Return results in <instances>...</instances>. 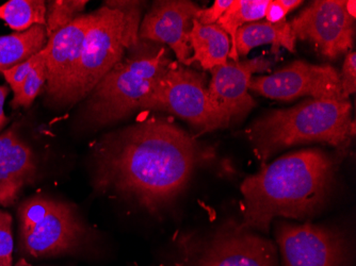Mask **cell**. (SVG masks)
I'll use <instances>...</instances> for the list:
<instances>
[{"mask_svg":"<svg viewBox=\"0 0 356 266\" xmlns=\"http://www.w3.org/2000/svg\"><path fill=\"white\" fill-rule=\"evenodd\" d=\"M213 157L168 119L149 117L106 135L94 155L97 189L151 213L177 199L200 166Z\"/></svg>","mask_w":356,"mask_h":266,"instance_id":"obj_1","label":"cell"},{"mask_svg":"<svg viewBox=\"0 0 356 266\" xmlns=\"http://www.w3.org/2000/svg\"><path fill=\"white\" fill-rule=\"evenodd\" d=\"M341 157L322 149H303L264 164L242 182L240 224L268 233L274 219L313 217L333 191Z\"/></svg>","mask_w":356,"mask_h":266,"instance_id":"obj_2","label":"cell"},{"mask_svg":"<svg viewBox=\"0 0 356 266\" xmlns=\"http://www.w3.org/2000/svg\"><path fill=\"white\" fill-rule=\"evenodd\" d=\"M349 101L312 99L290 109L274 110L247 130L261 163L286 148L309 143L341 147L351 137Z\"/></svg>","mask_w":356,"mask_h":266,"instance_id":"obj_3","label":"cell"},{"mask_svg":"<svg viewBox=\"0 0 356 266\" xmlns=\"http://www.w3.org/2000/svg\"><path fill=\"white\" fill-rule=\"evenodd\" d=\"M141 3L106 1L94 11L83 53L60 103H75L90 95L99 82L139 43Z\"/></svg>","mask_w":356,"mask_h":266,"instance_id":"obj_4","label":"cell"},{"mask_svg":"<svg viewBox=\"0 0 356 266\" xmlns=\"http://www.w3.org/2000/svg\"><path fill=\"white\" fill-rule=\"evenodd\" d=\"M134 48L131 56L113 66L90 93L87 115L94 124L113 123L139 109L155 82L174 63L165 47Z\"/></svg>","mask_w":356,"mask_h":266,"instance_id":"obj_5","label":"cell"},{"mask_svg":"<svg viewBox=\"0 0 356 266\" xmlns=\"http://www.w3.org/2000/svg\"><path fill=\"white\" fill-rule=\"evenodd\" d=\"M175 266H281L277 244L231 221L179 242Z\"/></svg>","mask_w":356,"mask_h":266,"instance_id":"obj_6","label":"cell"},{"mask_svg":"<svg viewBox=\"0 0 356 266\" xmlns=\"http://www.w3.org/2000/svg\"><path fill=\"white\" fill-rule=\"evenodd\" d=\"M205 80L203 74L173 63L155 82L139 109L171 112L204 132L227 127L231 116L210 97Z\"/></svg>","mask_w":356,"mask_h":266,"instance_id":"obj_7","label":"cell"},{"mask_svg":"<svg viewBox=\"0 0 356 266\" xmlns=\"http://www.w3.org/2000/svg\"><path fill=\"white\" fill-rule=\"evenodd\" d=\"M21 243L31 257H53L75 251L85 228L67 203L31 198L19 209Z\"/></svg>","mask_w":356,"mask_h":266,"instance_id":"obj_8","label":"cell"},{"mask_svg":"<svg viewBox=\"0 0 356 266\" xmlns=\"http://www.w3.org/2000/svg\"><path fill=\"white\" fill-rule=\"evenodd\" d=\"M275 244L281 266H352L354 251L337 228L277 221Z\"/></svg>","mask_w":356,"mask_h":266,"instance_id":"obj_9","label":"cell"},{"mask_svg":"<svg viewBox=\"0 0 356 266\" xmlns=\"http://www.w3.org/2000/svg\"><path fill=\"white\" fill-rule=\"evenodd\" d=\"M249 90L274 101H293L302 96L346 101L341 76L333 66L303 61L293 62L272 75L252 77Z\"/></svg>","mask_w":356,"mask_h":266,"instance_id":"obj_10","label":"cell"},{"mask_svg":"<svg viewBox=\"0 0 356 266\" xmlns=\"http://www.w3.org/2000/svg\"><path fill=\"white\" fill-rule=\"evenodd\" d=\"M345 0H317L290 22L297 39L309 41L325 57L335 59L353 44L354 21Z\"/></svg>","mask_w":356,"mask_h":266,"instance_id":"obj_11","label":"cell"},{"mask_svg":"<svg viewBox=\"0 0 356 266\" xmlns=\"http://www.w3.org/2000/svg\"><path fill=\"white\" fill-rule=\"evenodd\" d=\"M201 8L191 1L163 0L156 1L145 15L139 28V39L167 44L179 63L188 65L192 51L189 35L194 19Z\"/></svg>","mask_w":356,"mask_h":266,"instance_id":"obj_12","label":"cell"},{"mask_svg":"<svg viewBox=\"0 0 356 266\" xmlns=\"http://www.w3.org/2000/svg\"><path fill=\"white\" fill-rule=\"evenodd\" d=\"M93 21L94 12L81 14L73 23L48 38L43 48L47 66V92L55 101H61L73 77Z\"/></svg>","mask_w":356,"mask_h":266,"instance_id":"obj_13","label":"cell"},{"mask_svg":"<svg viewBox=\"0 0 356 266\" xmlns=\"http://www.w3.org/2000/svg\"><path fill=\"white\" fill-rule=\"evenodd\" d=\"M270 66V61L264 57L217 66L211 69L213 78L208 87L210 97L231 119L245 115L256 105L248 93L250 80L254 73L267 71Z\"/></svg>","mask_w":356,"mask_h":266,"instance_id":"obj_14","label":"cell"},{"mask_svg":"<svg viewBox=\"0 0 356 266\" xmlns=\"http://www.w3.org/2000/svg\"><path fill=\"white\" fill-rule=\"evenodd\" d=\"M35 176L31 149L14 130L0 135V205H13L19 192Z\"/></svg>","mask_w":356,"mask_h":266,"instance_id":"obj_15","label":"cell"},{"mask_svg":"<svg viewBox=\"0 0 356 266\" xmlns=\"http://www.w3.org/2000/svg\"><path fill=\"white\" fill-rule=\"evenodd\" d=\"M189 44L193 55L190 58L188 65L199 62L204 69L211 71L217 66L227 63L231 40L217 24L205 26L194 19L189 35Z\"/></svg>","mask_w":356,"mask_h":266,"instance_id":"obj_16","label":"cell"},{"mask_svg":"<svg viewBox=\"0 0 356 266\" xmlns=\"http://www.w3.org/2000/svg\"><path fill=\"white\" fill-rule=\"evenodd\" d=\"M296 40L297 38L288 22L277 24L256 22L239 28L236 35V51L238 57L247 56L253 48L270 44L275 53L282 47L295 53Z\"/></svg>","mask_w":356,"mask_h":266,"instance_id":"obj_17","label":"cell"},{"mask_svg":"<svg viewBox=\"0 0 356 266\" xmlns=\"http://www.w3.org/2000/svg\"><path fill=\"white\" fill-rule=\"evenodd\" d=\"M47 41L46 27L42 25L0 37V73L37 55L45 47Z\"/></svg>","mask_w":356,"mask_h":266,"instance_id":"obj_18","label":"cell"},{"mask_svg":"<svg viewBox=\"0 0 356 266\" xmlns=\"http://www.w3.org/2000/svg\"><path fill=\"white\" fill-rule=\"evenodd\" d=\"M47 6L42 0H10L0 6V21L16 32H24L35 25L46 26Z\"/></svg>","mask_w":356,"mask_h":266,"instance_id":"obj_19","label":"cell"},{"mask_svg":"<svg viewBox=\"0 0 356 266\" xmlns=\"http://www.w3.org/2000/svg\"><path fill=\"white\" fill-rule=\"evenodd\" d=\"M85 0H53L47 3L46 31L47 38L73 23L85 10Z\"/></svg>","mask_w":356,"mask_h":266,"instance_id":"obj_20","label":"cell"},{"mask_svg":"<svg viewBox=\"0 0 356 266\" xmlns=\"http://www.w3.org/2000/svg\"><path fill=\"white\" fill-rule=\"evenodd\" d=\"M45 83H47V66H46L45 53L42 49L38 53V60L35 66L28 74L19 91L14 94L12 106L14 108L30 107Z\"/></svg>","mask_w":356,"mask_h":266,"instance_id":"obj_21","label":"cell"},{"mask_svg":"<svg viewBox=\"0 0 356 266\" xmlns=\"http://www.w3.org/2000/svg\"><path fill=\"white\" fill-rule=\"evenodd\" d=\"M13 261V235L12 216L0 210V266H12Z\"/></svg>","mask_w":356,"mask_h":266,"instance_id":"obj_22","label":"cell"},{"mask_svg":"<svg viewBox=\"0 0 356 266\" xmlns=\"http://www.w3.org/2000/svg\"><path fill=\"white\" fill-rule=\"evenodd\" d=\"M38 53L33 56V57L30 58V59H28L27 61L23 62V63L14 66L12 69L1 73L3 77H5V79L7 80L8 83H9L10 89L13 91L14 94L19 91V88L22 87L24 81H25L28 74L30 73L32 67L35 66V62H37L38 60Z\"/></svg>","mask_w":356,"mask_h":266,"instance_id":"obj_23","label":"cell"},{"mask_svg":"<svg viewBox=\"0 0 356 266\" xmlns=\"http://www.w3.org/2000/svg\"><path fill=\"white\" fill-rule=\"evenodd\" d=\"M341 83L343 99L348 101L350 95L356 91V55L354 51L349 53L343 62Z\"/></svg>","mask_w":356,"mask_h":266,"instance_id":"obj_24","label":"cell"},{"mask_svg":"<svg viewBox=\"0 0 356 266\" xmlns=\"http://www.w3.org/2000/svg\"><path fill=\"white\" fill-rule=\"evenodd\" d=\"M233 0H216L211 7L202 9L197 21L202 25H213L219 21L224 12L231 7Z\"/></svg>","mask_w":356,"mask_h":266,"instance_id":"obj_25","label":"cell"},{"mask_svg":"<svg viewBox=\"0 0 356 266\" xmlns=\"http://www.w3.org/2000/svg\"><path fill=\"white\" fill-rule=\"evenodd\" d=\"M287 13L288 12L282 5L281 0H272L268 5L265 19H267L268 23L277 24L285 21Z\"/></svg>","mask_w":356,"mask_h":266,"instance_id":"obj_26","label":"cell"},{"mask_svg":"<svg viewBox=\"0 0 356 266\" xmlns=\"http://www.w3.org/2000/svg\"><path fill=\"white\" fill-rule=\"evenodd\" d=\"M8 94H9V88L6 85H0V130L3 129L9 122V119L6 116L5 110H3Z\"/></svg>","mask_w":356,"mask_h":266,"instance_id":"obj_27","label":"cell"},{"mask_svg":"<svg viewBox=\"0 0 356 266\" xmlns=\"http://www.w3.org/2000/svg\"><path fill=\"white\" fill-rule=\"evenodd\" d=\"M345 9L347 12L348 15L350 16V19L355 21L356 17V1L355 0H348L345 3Z\"/></svg>","mask_w":356,"mask_h":266,"instance_id":"obj_28","label":"cell"},{"mask_svg":"<svg viewBox=\"0 0 356 266\" xmlns=\"http://www.w3.org/2000/svg\"><path fill=\"white\" fill-rule=\"evenodd\" d=\"M282 5L285 8L286 11L289 13L290 11L297 9L299 6L303 3V1H299V0H281Z\"/></svg>","mask_w":356,"mask_h":266,"instance_id":"obj_29","label":"cell"}]
</instances>
